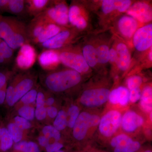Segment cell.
I'll use <instances>...</instances> for the list:
<instances>
[{
    "instance_id": "7bdbcfd3",
    "label": "cell",
    "mask_w": 152,
    "mask_h": 152,
    "mask_svg": "<svg viewBox=\"0 0 152 152\" xmlns=\"http://www.w3.org/2000/svg\"><path fill=\"white\" fill-rule=\"evenodd\" d=\"M7 76L6 73L0 72V89L7 85Z\"/></svg>"
},
{
    "instance_id": "30bf717a",
    "label": "cell",
    "mask_w": 152,
    "mask_h": 152,
    "mask_svg": "<svg viewBox=\"0 0 152 152\" xmlns=\"http://www.w3.org/2000/svg\"><path fill=\"white\" fill-rule=\"evenodd\" d=\"M127 13L141 23H147L151 21L152 8L151 6L144 2H138L132 5L126 11Z\"/></svg>"
},
{
    "instance_id": "484cf974",
    "label": "cell",
    "mask_w": 152,
    "mask_h": 152,
    "mask_svg": "<svg viewBox=\"0 0 152 152\" xmlns=\"http://www.w3.org/2000/svg\"><path fill=\"white\" fill-rule=\"evenodd\" d=\"M98 63L106 64L110 61V49L106 45H101L96 48Z\"/></svg>"
},
{
    "instance_id": "7402d4cb",
    "label": "cell",
    "mask_w": 152,
    "mask_h": 152,
    "mask_svg": "<svg viewBox=\"0 0 152 152\" xmlns=\"http://www.w3.org/2000/svg\"><path fill=\"white\" fill-rule=\"evenodd\" d=\"M7 12L16 15L27 14L26 0H9Z\"/></svg>"
},
{
    "instance_id": "9a60e30c",
    "label": "cell",
    "mask_w": 152,
    "mask_h": 152,
    "mask_svg": "<svg viewBox=\"0 0 152 152\" xmlns=\"http://www.w3.org/2000/svg\"><path fill=\"white\" fill-rule=\"evenodd\" d=\"M144 120L134 112H126L122 118V126L126 132H132L143 125Z\"/></svg>"
},
{
    "instance_id": "ba28073f",
    "label": "cell",
    "mask_w": 152,
    "mask_h": 152,
    "mask_svg": "<svg viewBox=\"0 0 152 152\" xmlns=\"http://www.w3.org/2000/svg\"><path fill=\"white\" fill-rule=\"evenodd\" d=\"M134 46L137 50L143 52L152 45V25L149 24L138 29L133 37Z\"/></svg>"
},
{
    "instance_id": "7c38bea8",
    "label": "cell",
    "mask_w": 152,
    "mask_h": 152,
    "mask_svg": "<svg viewBox=\"0 0 152 152\" xmlns=\"http://www.w3.org/2000/svg\"><path fill=\"white\" fill-rule=\"evenodd\" d=\"M38 59L41 67L48 71L55 69L61 63L57 50L46 49L39 55Z\"/></svg>"
},
{
    "instance_id": "d4e9b609",
    "label": "cell",
    "mask_w": 152,
    "mask_h": 152,
    "mask_svg": "<svg viewBox=\"0 0 152 152\" xmlns=\"http://www.w3.org/2000/svg\"><path fill=\"white\" fill-rule=\"evenodd\" d=\"M13 143V141L7 129L0 128V149L6 151L11 148Z\"/></svg>"
},
{
    "instance_id": "83f0119b",
    "label": "cell",
    "mask_w": 152,
    "mask_h": 152,
    "mask_svg": "<svg viewBox=\"0 0 152 152\" xmlns=\"http://www.w3.org/2000/svg\"><path fill=\"white\" fill-rule=\"evenodd\" d=\"M14 50L5 42L2 40L0 44V53L5 60L7 64L12 62L14 58Z\"/></svg>"
},
{
    "instance_id": "7dc6e473",
    "label": "cell",
    "mask_w": 152,
    "mask_h": 152,
    "mask_svg": "<svg viewBox=\"0 0 152 152\" xmlns=\"http://www.w3.org/2000/svg\"><path fill=\"white\" fill-rule=\"evenodd\" d=\"M55 99L53 97H50L47 99V100L45 101V103L47 105L51 106L54 103Z\"/></svg>"
},
{
    "instance_id": "8fae6325",
    "label": "cell",
    "mask_w": 152,
    "mask_h": 152,
    "mask_svg": "<svg viewBox=\"0 0 152 152\" xmlns=\"http://www.w3.org/2000/svg\"><path fill=\"white\" fill-rule=\"evenodd\" d=\"M111 145L115 148L114 152H135L140 148L139 142L134 141L129 136L124 134L112 139Z\"/></svg>"
},
{
    "instance_id": "277c9868",
    "label": "cell",
    "mask_w": 152,
    "mask_h": 152,
    "mask_svg": "<svg viewBox=\"0 0 152 152\" xmlns=\"http://www.w3.org/2000/svg\"><path fill=\"white\" fill-rule=\"evenodd\" d=\"M69 9L64 1H51L48 7L40 15L52 23L66 28L69 23Z\"/></svg>"
},
{
    "instance_id": "c3c4849f",
    "label": "cell",
    "mask_w": 152,
    "mask_h": 152,
    "mask_svg": "<svg viewBox=\"0 0 152 152\" xmlns=\"http://www.w3.org/2000/svg\"><path fill=\"white\" fill-rule=\"evenodd\" d=\"M149 59L151 61H152V48H151V51H150L149 54Z\"/></svg>"
},
{
    "instance_id": "44dd1931",
    "label": "cell",
    "mask_w": 152,
    "mask_h": 152,
    "mask_svg": "<svg viewBox=\"0 0 152 152\" xmlns=\"http://www.w3.org/2000/svg\"><path fill=\"white\" fill-rule=\"evenodd\" d=\"M130 92L124 87H119L110 93L109 99L113 104H120L122 106L127 104L129 101Z\"/></svg>"
},
{
    "instance_id": "8992f818",
    "label": "cell",
    "mask_w": 152,
    "mask_h": 152,
    "mask_svg": "<svg viewBox=\"0 0 152 152\" xmlns=\"http://www.w3.org/2000/svg\"><path fill=\"white\" fill-rule=\"evenodd\" d=\"M122 116L119 112L112 110L101 119L99 126L100 132L106 137H111L119 127Z\"/></svg>"
},
{
    "instance_id": "ab89813d",
    "label": "cell",
    "mask_w": 152,
    "mask_h": 152,
    "mask_svg": "<svg viewBox=\"0 0 152 152\" xmlns=\"http://www.w3.org/2000/svg\"><path fill=\"white\" fill-rule=\"evenodd\" d=\"M25 152H40L39 149L38 145L34 142H29L27 148Z\"/></svg>"
},
{
    "instance_id": "5bb4252c",
    "label": "cell",
    "mask_w": 152,
    "mask_h": 152,
    "mask_svg": "<svg viewBox=\"0 0 152 152\" xmlns=\"http://www.w3.org/2000/svg\"><path fill=\"white\" fill-rule=\"evenodd\" d=\"M138 24L135 19L129 16L121 17L118 23V29L120 34L126 38L133 37L138 29Z\"/></svg>"
},
{
    "instance_id": "4316f807",
    "label": "cell",
    "mask_w": 152,
    "mask_h": 152,
    "mask_svg": "<svg viewBox=\"0 0 152 152\" xmlns=\"http://www.w3.org/2000/svg\"><path fill=\"white\" fill-rule=\"evenodd\" d=\"M36 101L37 107L35 111V115L38 120L42 121L46 118L47 115L46 108L45 107V99L43 96H38Z\"/></svg>"
},
{
    "instance_id": "52a82bcc",
    "label": "cell",
    "mask_w": 152,
    "mask_h": 152,
    "mask_svg": "<svg viewBox=\"0 0 152 152\" xmlns=\"http://www.w3.org/2000/svg\"><path fill=\"white\" fill-rule=\"evenodd\" d=\"M37 58L35 49L30 43L25 44L20 48L15 59V66L21 70L31 69Z\"/></svg>"
},
{
    "instance_id": "5b68a950",
    "label": "cell",
    "mask_w": 152,
    "mask_h": 152,
    "mask_svg": "<svg viewBox=\"0 0 152 152\" xmlns=\"http://www.w3.org/2000/svg\"><path fill=\"white\" fill-rule=\"evenodd\" d=\"M110 93L109 90L105 88L87 90L82 94L80 102L84 105L90 107H98L108 100Z\"/></svg>"
},
{
    "instance_id": "f1b7e54d",
    "label": "cell",
    "mask_w": 152,
    "mask_h": 152,
    "mask_svg": "<svg viewBox=\"0 0 152 152\" xmlns=\"http://www.w3.org/2000/svg\"><path fill=\"white\" fill-rule=\"evenodd\" d=\"M54 127L58 130L61 131L67 126V114L63 110L60 111L57 114L54 122Z\"/></svg>"
},
{
    "instance_id": "4fadbf2b",
    "label": "cell",
    "mask_w": 152,
    "mask_h": 152,
    "mask_svg": "<svg viewBox=\"0 0 152 152\" xmlns=\"http://www.w3.org/2000/svg\"><path fill=\"white\" fill-rule=\"evenodd\" d=\"M93 126L91 115L83 112L79 115L73 127V135L75 138L81 140L86 137L88 130Z\"/></svg>"
},
{
    "instance_id": "f546056e",
    "label": "cell",
    "mask_w": 152,
    "mask_h": 152,
    "mask_svg": "<svg viewBox=\"0 0 152 152\" xmlns=\"http://www.w3.org/2000/svg\"><path fill=\"white\" fill-rule=\"evenodd\" d=\"M8 131L13 141L15 143L20 141L23 137V131L14 123H10L8 125Z\"/></svg>"
},
{
    "instance_id": "9c48e42d",
    "label": "cell",
    "mask_w": 152,
    "mask_h": 152,
    "mask_svg": "<svg viewBox=\"0 0 152 152\" xmlns=\"http://www.w3.org/2000/svg\"><path fill=\"white\" fill-rule=\"evenodd\" d=\"M75 37V33L74 31L66 29L40 45L45 50H59L69 44Z\"/></svg>"
},
{
    "instance_id": "1f68e13d",
    "label": "cell",
    "mask_w": 152,
    "mask_h": 152,
    "mask_svg": "<svg viewBox=\"0 0 152 152\" xmlns=\"http://www.w3.org/2000/svg\"><path fill=\"white\" fill-rule=\"evenodd\" d=\"M43 133L44 136L50 139H53L55 142H58L61 138V134L59 131L53 126H47L43 129Z\"/></svg>"
},
{
    "instance_id": "681fc988",
    "label": "cell",
    "mask_w": 152,
    "mask_h": 152,
    "mask_svg": "<svg viewBox=\"0 0 152 152\" xmlns=\"http://www.w3.org/2000/svg\"><path fill=\"white\" fill-rule=\"evenodd\" d=\"M144 152H152V151H150V150H147V151H145Z\"/></svg>"
},
{
    "instance_id": "f6af8a7d",
    "label": "cell",
    "mask_w": 152,
    "mask_h": 152,
    "mask_svg": "<svg viewBox=\"0 0 152 152\" xmlns=\"http://www.w3.org/2000/svg\"><path fill=\"white\" fill-rule=\"evenodd\" d=\"M7 85L0 89V104L4 103L6 100Z\"/></svg>"
},
{
    "instance_id": "3957f363",
    "label": "cell",
    "mask_w": 152,
    "mask_h": 152,
    "mask_svg": "<svg viewBox=\"0 0 152 152\" xmlns=\"http://www.w3.org/2000/svg\"><path fill=\"white\" fill-rule=\"evenodd\" d=\"M61 62L76 71L80 74L86 72L90 67L87 64L83 55L75 49L71 48H64L57 50Z\"/></svg>"
},
{
    "instance_id": "f35d334b",
    "label": "cell",
    "mask_w": 152,
    "mask_h": 152,
    "mask_svg": "<svg viewBox=\"0 0 152 152\" xmlns=\"http://www.w3.org/2000/svg\"><path fill=\"white\" fill-rule=\"evenodd\" d=\"M28 143V142L26 141L19 142L15 145L14 148L17 151L25 152L27 148Z\"/></svg>"
},
{
    "instance_id": "e0dca14e",
    "label": "cell",
    "mask_w": 152,
    "mask_h": 152,
    "mask_svg": "<svg viewBox=\"0 0 152 152\" xmlns=\"http://www.w3.org/2000/svg\"><path fill=\"white\" fill-rule=\"evenodd\" d=\"M132 5V2L128 0H104L102 4V12L105 14L113 11L120 12H126Z\"/></svg>"
},
{
    "instance_id": "603a6c76",
    "label": "cell",
    "mask_w": 152,
    "mask_h": 152,
    "mask_svg": "<svg viewBox=\"0 0 152 152\" xmlns=\"http://www.w3.org/2000/svg\"><path fill=\"white\" fill-rule=\"evenodd\" d=\"M83 56L87 64L94 67L98 64L96 48L91 45H87L83 50Z\"/></svg>"
},
{
    "instance_id": "d590c367",
    "label": "cell",
    "mask_w": 152,
    "mask_h": 152,
    "mask_svg": "<svg viewBox=\"0 0 152 152\" xmlns=\"http://www.w3.org/2000/svg\"><path fill=\"white\" fill-rule=\"evenodd\" d=\"M15 124L22 130L31 128V124L30 122L21 117H16L15 118Z\"/></svg>"
},
{
    "instance_id": "60d3db41",
    "label": "cell",
    "mask_w": 152,
    "mask_h": 152,
    "mask_svg": "<svg viewBox=\"0 0 152 152\" xmlns=\"http://www.w3.org/2000/svg\"><path fill=\"white\" fill-rule=\"evenodd\" d=\"M47 114L50 118H54L56 117L58 114L57 109L53 106H50L46 108Z\"/></svg>"
},
{
    "instance_id": "74e56055",
    "label": "cell",
    "mask_w": 152,
    "mask_h": 152,
    "mask_svg": "<svg viewBox=\"0 0 152 152\" xmlns=\"http://www.w3.org/2000/svg\"><path fill=\"white\" fill-rule=\"evenodd\" d=\"M63 147V145L58 142H54L52 144H49L46 147V150L47 152H55L61 150Z\"/></svg>"
},
{
    "instance_id": "2e32d148",
    "label": "cell",
    "mask_w": 152,
    "mask_h": 152,
    "mask_svg": "<svg viewBox=\"0 0 152 152\" xmlns=\"http://www.w3.org/2000/svg\"><path fill=\"white\" fill-rule=\"evenodd\" d=\"M69 20L72 26L78 29H84L87 26L86 20L82 13L81 8L75 3L69 8Z\"/></svg>"
},
{
    "instance_id": "4dcf8cb0",
    "label": "cell",
    "mask_w": 152,
    "mask_h": 152,
    "mask_svg": "<svg viewBox=\"0 0 152 152\" xmlns=\"http://www.w3.org/2000/svg\"><path fill=\"white\" fill-rule=\"evenodd\" d=\"M66 114L67 126L69 128H73L76 120L80 115L79 108L76 106H71Z\"/></svg>"
},
{
    "instance_id": "7a4b0ae2",
    "label": "cell",
    "mask_w": 152,
    "mask_h": 152,
    "mask_svg": "<svg viewBox=\"0 0 152 152\" xmlns=\"http://www.w3.org/2000/svg\"><path fill=\"white\" fill-rule=\"evenodd\" d=\"M81 80L80 74L69 68L49 72L45 77L44 83L51 91L60 93L76 86Z\"/></svg>"
},
{
    "instance_id": "f907efd6",
    "label": "cell",
    "mask_w": 152,
    "mask_h": 152,
    "mask_svg": "<svg viewBox=\"0 0 152 152\" xmlns=\"http://www.w3.org/2000/svg\"><path fill=\"white\" fill-rule=\"evenodd\" d=\"M55 152H64L63 151H61V150H59V151H57Z\"/></svg>"
},
{
    "instance_id": "ee69618b",
    "label": "cell",
    "mask_w": 152,
    "mask_h": 152,
    "mask_svg": "<svg viewBox=\"0 0 152 152\" xmlns=\"http://www.w3.org/2000/svg\"><path fill=\"white\" fill-rule=\"evenodd\" d=\"M38 141L40 145L45 148L50 144V139L45 137V136L39 137L38 139Z\"/></svg>"
},
{
    "instance_id": "d6986e66",
    "label": "cell",
    "mask_w": 152,
    "mask_h": 152,
    "mask_svg": "<svg viewBox=\"0 0 152 152\" xmlns=\"http://www.w3.org/2000/svg\"><path fill=\"white\" fill-rule=\"evenodd\" d=\"M34 84V80L28 77L21 79L15 85H12L14 88V103L15 104L22 97L31 90Z\"/></svg>"
},
{
    "instance_id": "836d02e7",
    "label": "cell",
    "mask_w": 152,
    "mask_h": 152,
    "mask_svg": "<svg viewBox=\"0 0 152 152\" xmlns=\"http://www.w3.org/2000/svg\"><path fill=\"white\" fill-rule=\"evenodd\" d=\"M142 82V78L139 76H133L130 77L127 80V84L130 91L140 88Z\"/></svg>"
},
{
    "instance_id": "d6a6232c",
    "label": "cell",
    "mask_w": 152,
    "mask_h": 152,
    "mask_svg": "<svg viewBox=\"0 0 152 152\" xmlns=\"http://www.w3.org/2000/svg\"><path fill=\"white\" fill-rule=\"evenodd\" d=\"M19 115L20 117L28 121H32L35 116L34 109L30 106H24L19 109Z\"/></svg>"
},
{
    "instance_id": "ffe728a7",
    "label": "cell",
    "mask_w": 152,
    "mask_h": 152,
    "mask_svg": "<svg viewBox=\"0 0 152 152\" xmlns=\"http://www.w3.org/2000/svg\"><path fill=\"white\" fill-rule=\"evenodd\" d=\"M50 2V0H26L27 14L34 18L38 16L45 10Z\"/></svg>"
},
{
    "instance_id": "8d00e7d4",
    "label": "cell",
    "mask_w": 152,
    "mask_h": 152,
    "mask_svg": "<svg viewBox=\"0 0 152 152\" xmlns=\"http://www.w3.org/2000/svg\"><path fill=\"white\" fill-rule=\"evenodd\" d=\"M141 92L140 88L131 90L130 92L129 100L133 103L136 102L140 99Z\"/></svg>"
},
{
    "instance_id": "cb8c5ba5",
    "label": "cell",
    "mask_w": 152,
    "mask_h": 152,
    "mask_svg": "<svg viewBox=\"0 0 152 152\" xmlns=\"http://www.w3.org/2000/svg\"><path fill=\"white\" fill-rule=\"evenodd\" d=\"M140 105L144 111L151 112L152 109V89L151 86H147L143 90L140 98Z\"/></svg>"
},
{
    "instance_id": "bcb514c9",
    "label": "cell",
    "mask_w": 152,
    "mask_h": 152,
    "mask_svg": "<svg viewBox=\"0 0 152 152\" xmlns=\"http://www.w3.org/2000/svg\"><path fill=\"white\" fill-rule=\"evenodd\" d=\"M9 0H0V12H7Z\"/></svg>"
},
{
    "instance_id": "6da1fadb",
    "label": "cell",
    "mask_w": 152,
    "mask_h": 152,
    "mask_svg": "<svg viewBox=\"0 0 152 152\" xmlns=\"http://www.w3.org/2000/svg\"><path fill=\"white\" fill-rule=\"evenodd\" d=\"M0 38L14 50L29 43L27 25L15 17L0 15Z\"/></svg>"
},
{
    "instance_id": "e575fe53",
    "label": "cell",
    "mask_w": 152,
    "mask_h": 152,
    "mask_svg": "<svg viewBox=\"0 0 152 152\" xmlns=\"http://www.w3.org/2000/svg\"><path fill=\"white\" fill-rule=\"evenodd\" d=\"M37 91L36 89H31L22 97L21 101L23 103L28 104L34 102L37 99Z\"/></svg>"
},
{
    "instance_id": "ac0fdd59",
    "label": "cell",
    "mask_w": 152,
    "mask_h": 152,
    "mask_svg": "<svg viewBox=\"0 0 152 152\" xmlns=\"http://www.w3.org/2000/svg\"><path fill=\"white\" fill-rule=\"evenodd\" d=\"M115 50L118 55L116 65L121 70H127L131 61L130 53L127 46L124 43L120 42L117 45Z\"/></svg>"
},
{
    "instance_id": "b9f144b4",
    "label": "cell",
    "mask_w": 152,
    "mask_h": 152,
    "mask_svg": "<svg viewBox=\"0 0 152 152\" xmlns=\"http://www.w3.org/2000/svg\"><path fill=\"white\" fill-rule=\"evenodd\" d=\"M117 58H118V55L115 49L111 48L110 49V61L111 63H115L116 62Z\"/></svg>"
}]
</instances>
